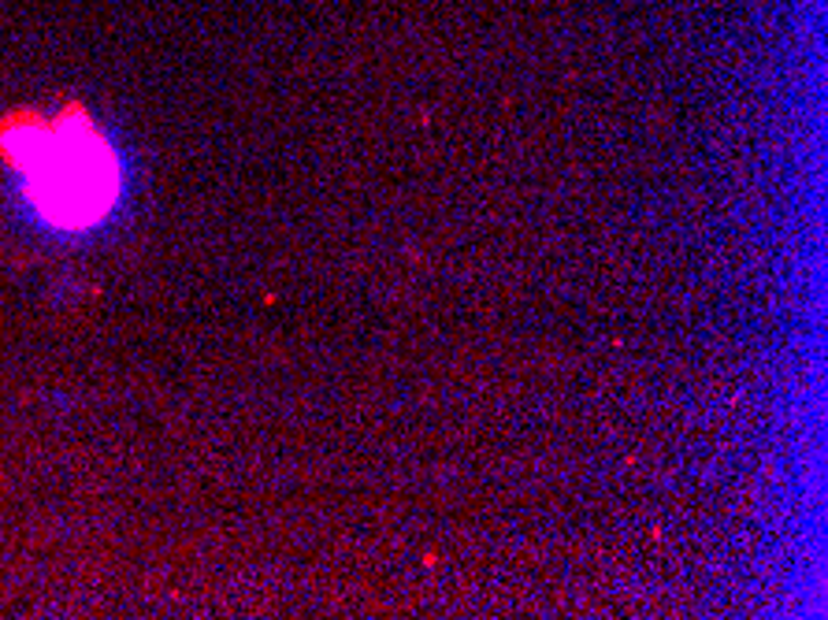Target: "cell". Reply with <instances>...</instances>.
<instances>
[{
  "label": "cell",
  "instance_id": "cell-1",
  "mask_svg": "<svg viewBox=\"0 0 828 620\" xmlns=\"http://www.w3.org/2000/svg\"><path fill=\"white\" fill-rule=\"evenodd\" d=\"M8 157L26 176V190L45 219L79 230L112 208L120 190L112 149L86 120H60L56 127L8 134Z\"/></svg>",
  "mask_w": 828,
  "mask_h": 620
}]
</instances>
